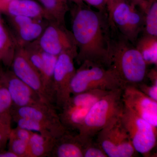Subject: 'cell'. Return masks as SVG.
I'll list each match as a JSON object with an SVG mask.
<instances>
[{
  "instance_id": "cell-28",
  "label": "cell",
  "mask_w": 157,
  "mask_h": 157,
  "mask_svg": "<svg viewBox=\"0 0 157 157\" xmlns=\"http://www.w3.org/2000/svg\"><path fill=\"white\" fill-rule=\"evenodd\" d=\"M9 17L11 25L14 27L15 30L22 27L23 26L26 25L35 21L38 20L34 19L31 17L21 16V15L9 16Z\"/></svg>"
},
{
  "instance_id": "cell-14",
  "label": "cell",
  "mask_w": 157,
  "mask_h": 157,
  "mask_svg": "<svg viewBox=\"0 0 157 157\" xmlns=\"http://www.w3.org/2000/svg\"><path fill=\"white\" fill-rule=\"evenodd\" d=\"M2 75L11 97L12 107L19 108L45 103L34 90L12 71L3 70Z\"/></svg>"
},
{
  "instance_id": "cell-11",
  "label": "cell",
  "mask_w": 157,
  "mask_h": 157,
  "mask_svg": "<svg viewBox=\"0 0 157 157\" xmlns=\"http://www.w3.org/2000/svg\"><path fill=\"white\" fill-rule=\"evenodd\" d=\"M12 117L25 118L36 121L47 127L57 138L68 131L62 123L56 107L53 105L43 103L26 107H12Z\"/></svg>"
},
{
  "instance_id": "cell-13",
  "label": "cell",
  "mask_w": 157,
  "mask_h": 157,
  "mask_svg": "<svg viewBox=\"0 0 157 157\" xmlns=\"http://www.w3.org/2000/svg\"><path fill=\"white\" fill-rule=\"evenodd\" d=\"M124 105L157 129V101H154L134 86L123 87Z\"/></svg>"
},
{
  "instance_id": "cell-21",
  "label": "cell",
  "mask_w": 157,
  "mask_h": 157,
  "mask_svg": "<svg viewBox=\"0 0 157 157\" xmlns=\"http://www.w3.org/2000/svg\"><path fill=\"white\" fill-rule=\"evenodd\" d=\"M40 21H35L15 29L18 45H23L34 42L40 36L45 27Z\"/></svg>"
},
{
  "instance_id": "cell-4",
  "label": "cell",
  "mask_w": 157,
  "mask_h": 157,
  "mask_svg": "<svg viewBox=\"0 0 157 157\" xmlns=\"http://www.w3.org/2000/svg\"><path fill=\"white\" fill-rule=\"evenodd\" d=\"M124 85L111 68L82 63L76 70L71 83V95L91 90L111 91L122 89Z\"/></svg>"
},
{
  "instance_id": "cell-1",
  "label": "cell",
  "mask_w": 157,
  "mask_h": 157,
  "mask_svg": "<svg viewBox=\"0 0 157 157\" xmlns=\"http://www.w3.org/2000/svg\"><path fill=\"white\" fill-rule=\"evenodd\" d=\"M72 33L77 47L75 60L109 68L110 25L108 13L96 11L85 5L71 11Z\"/></svg>"
},
{
  "instance_id": "cell-19",
  "label": "cell",
  "mask_w": 157,
  "mask_h": 157,
  "mask_svg": "<svg viewBox=\"0 0 157 157\" xmlns=\"http://www.w3.org/2000/svg\"><path fill=\"white\" fill-rule=\"evenodd\" d=\"M135 44L147 66L157 64V37L142 33Z\"/></svg>"
},
{
  "instance_id": "cell-2",
  "label": "cell",
  "mask_w": 157,
  "mask_h": 157,
  "mask_svg": "<svg viewBox=\"0 0 157 157\" xmlns=\"http://www.w3.org/2000/svg\"><path fill=\"white\" fill-rule=\"evenodd\" d=\"M110 25L108 45L109 67L124 85L136 86L146 83L147 67L142 55L133 43Z\"/></svg>"
},
{
  "instance_id": "cell-8",
  "label": "cell",
  "mask_w": 157,
  "mask_h": 157,
  "mask_svg": "<svg viewBox=\"0 0 157 157\" xmlns=\"http://www.w3.org/2000/svg\"><path fill=\"white\" fill-rule=\"evenodd\" d=\"M96 141L108 157H134L137 152L120 119L98 133Z\"/></svg>"
},
{
  "instance_id": "cell-36",
  "label": "cell",
  "mask_w": 157,
  "mask_h": 157,
  "mask_svg": "<svg viewBox=\"0 0 157 157\" xmlns=\"http://www.w3.org/2000/svg\"><path fill=\"white\" fill-rule=\"evenodd\" d=\"M0 157H17L16 155L8 150V151L5 149L0 150Z\"/></svg>"
},
{
  "instance_id": "cell-33",
  "label": "cell",
  "mask_w": 157,
  "mask_h": 157,
  "mask_svg": "<svg viewBox=\"0 0 157 157\" xmlns=\"http://www.w3.org/2000/svg\"><path fill=\"white\" fill-rule=\"evenodd\" d=\"M10 133L0 131V150L5 149L9 140Z\"/></svg>"
},
{
  "instance_id": "cell-5",
  "label": "cell",
  "mask_w": 157,
  "mask_h": 157,
  "mask_svg": "<svg viewBox=\"0 0 157 157\" xmlns=\"http://www.w3.org/2000/svg\"><path fill=\"white\" fill-rule=\"evenodd\" d=\"M120 120L136 151L149 157L157 146V129L125 106Z\"/></svg>"
},
{
  "instance_id": "cell-39",
  "label": "cell",
  "mask_w": 157,
  "mask_h": 157,
  "mask_svg": "<svg viewBox=\"0 0 157 157\" xmlns=\"http://www.w3.org/2000/svg\"><path fill=\"white\" fill-rule=\"evenodd\" d=\"M1 17H0V20H1Z\"/></svg>"
},
{
  "instance_id": "cell-29",
  "label": "cell",
  "mask_w": 157,
  "mask_h": 157,
  "mask_svg": "<svg viewBox=\"0 0 157 157\" xmlns=\"http://www.w3.org/2000/svg\"><path fill=\"white\" fill-rule=\"evenodd\" d=\"M12 121L11 112L0 113V131L10 133L12 129Z\"/></svg>"
},
{
  "instance_id": "cell-35",
  "label": "cell",
  "mask_w": 157,
  "mask_h": 157,
  "mask_svg": "<svg viewBox=\"0 0 157 157\" xmlns=\"http://www.w3.org/2000/svg\"><path fill=\"white\" fill-rule=\"evenodd\" d=\"M123 1L124 0H108L107 3V12L109 10H111L116 5Z\"/></svg>"
},
{
  "instance_id": "cell-22",
  "label": "cell",
  "mask_w": 157,
  "mask_h": 157,
  "mask_svg": "<svg viewBox=\"0 0 157 157\" xmlns=\"http://www.w3.org/2000/svg\"><path fill=\"white\" fill-rule=\"evenodd\" d=\"M12 120L17 124V126L34 132H37L43 136L57 139L53 133L47 127L39 122L25 118L12 117Z\"/></svg>"
},
{
  "instance_id": "cell-32",
  "label": "cell",
  "mask_w": 157,
  "mask_h": 157,
  "mask_svg": "<svg viewBox=\"0 0 157 157\" xmlns=\"http://www.w3.org/2000/svg\"><path fill=\"white\" fill-rule=\"evenodd\" d=\"M129 2L136 6H138L139 9L144 12L153 0H128Z\"/></svg>"
},
{
  "instance_id": "cell-24",
  "label": "cell",
  "mask_w": 157,
  "mask_h": 157,
  "mask_svg": "<svg viewBox=\"0 0 157 157\" xmlns=\"http://www.w3.org/2000/svg\"><path fill=\"white\" fill-rule=\"evenodd\" d=\"M2 72L0 69V113L10 112L12 107V101L3 78Z\"/></svg>"
},
{
  "instance_id": "cell-26",
  "label": "cell",
  "mask_w": 157,
  "mask_h": 157,
  "mask_svg": "<svg viewBox=\"0 0 157 157\" xmlns=\"http://www.w3.org/2000/svg\"><path fill=\"white\" fill-rule=\"evenodd\" d=\"M83 157H108L101 147L94 139L86 143L83 151Z\"/></svg>"
},
{
  "instance_id": "cell-31",
  "label": "cell",
  "mask_w": 157,
  "mask_h": 157,
  "mask_svg": "<svg viewBox=\"0 0 157 157\" xmlns=\"http://www.w3.org/2000/svg\"><path fill=\"white\" fill-rule=\"evenodd\" d=\"M83 2L86 3L88 6H92L98 11L107 12V2L105 0H82Z\"/></svg>"
},
{
  "instance_id": "cell-16",
  "label": "cell",
  "mask_w": 157,
  "mask_h": 157,
  "mask_svg": "<svg viewBox=\"0 0 157 157\" xmlns=\"http://www.w3.org/2000/svg\"><path fill=\"white\" fill-rule=\"evenodd\" d=\"M85 141L78 134L73 135L67 131L56 140L50 157H83Z\"/></svg>"
},
{
  "instance_id": "cell-9",
  "label": "cell",
  "mask_w": 157,
  "mask_h": 157,
  "mask_svg": "<svg viewBox=\"0 0 157 157\" xmlns=\"http://www.w3.org/2000/svg\"><path fill=\"white\" fill-rule=\"evenodd\" d=\"M35 41L42 51L56 56L68 52L77 53V45L72 32L67 29L66 25L55 21H50Z\"/></svg>"
},
{
  "instance_id": "cell-23",
  "label": "cell",
  "mask_w": 157,
  "mask_h": 157,
  "mask_svg": "<svg viewBox=\"0 0 157 157\" xmlns=\"http://www.w3.org/2000/svg\"><path fill=\"white\" fill-rule=\"evenodd\" d=\"M145 25L142 33L157 37V1L153 0L144 11Z\"/></svg>"
},
{
  "instance_id": "cell-25",
  "label": "cell",
  "mask_w": 157,
  "mask_h": 157,
  "mask_svg": "<svg viewBox=\"0 0 157 157\" xmlns=\"http://www.w3.org/2000/svg\"><path fill=\"white\" fill-rule=\"evenodd\" d=\"M9 150L17 157H29L28 144L15 137L10 132L8 140Z\"/></svg>"
},
{
  "instance_id": "cell-30",
  "label": "cell",
  "mask_w": 157,
  "mask_h": 157,
  "mask_svg": "<svg viewBox=\"0 0 157 157\" xmlns=\"http://www.w3.org/2000/svg\"><path fill=\"white\" fill-rule=\"evenodd\" d=\"M33 132L17 126L15 128L11 129V133L21 140L28 144Z\"/></svg>"
},
{
  "instance_id": "cell-17",
  "label": "cell",
  "mask_w": 157,
  "mask_h": 157,
  "mask_svg": "<svg viewBox=\"0 0 157 157\" xmlns=\"http://www.w3.org/2000/svg\"><path fill=\"white\" fill-rule=\"evenodd\" d=\"M18 46L16 38L0 20V60L4 65L11 67Z\"/></svg>"
},
{
  "instance_id": "cell-37",
  "label": "cell",
  "mask_w": 157,
  "mask_h": 157,
  "mask_svg": "<svg viewBox=\"0 0 157 157\" xmlns=\"http://www.w3.org/2000/svg\"><path fill=\"white\" fill-rule=\"evenodd\" d=\"M71 2H73L77 6H82L85 5L82 0H69Z\"/></svg>"
},
{
  "instance_id": "cell-3",
  "label": "cell",
  "mask_w": 157,
  "mask_h": 157,
  "mask_svg": "<svg viewBox=\"0 0 157 157\" xmlns=\"http://www.w3.org/2000/svg\"><path fill=\"white\" fill-rule=\"evenodd\" d=\"M122 89L109 92L93 104L78 131V135L82 139H94L101 130L120 119L124 106Z\"/></svg>"
},
{
  "instance_id": "cell-10",
  "label": "cell",
  "mask_w": 157,
  "mask_h": 157,
  "mask_svg": "<svg viewBox=\"0 0 157 157\" xmlns=\"http://www.w3.org/2000/svg\"><path fill=\"white\" fill-rule=\"evenodd\" d=\"M77 53L63 52L57 57L53 77V89L56 108L60 109L71 96L70 86L76 73L74 66Z\"/></svg>"
},
{
  "instance_id": "cell-6",
  "label": "cell",
  "mask_w": 157,
  "mask_h": 157,
  "mask_svg": "<svg viewBox=\"0 0 157 157\" xmlns=\"http://www.w3.org/2000/svg\"><path fill=\"white\" fill-rule=\"evenodd\" d=\"M109 23L135 45L143 33L145 14L127 0L119 3L108 11Z\"/></svg>"
},
{
  "instance_id": "cell-7",
  "label": "cell",
  "mask_w": 157,
  "mask_h": 157,
  "mask_svg": "<svg viewBox=\"0 0 157 157\" xmlns=\"http://www.w3.org/2000/svg\"><path fill=\"white\" fill-rule=\"evenodd\" d=\"M109 91L91 90L71 95L59 113L62 123L68 130L78 131L93 104Z\"/></svg>"
},
{
  "instance_id": "cell-18",
  "label": "cell",
  "mask_w": 157,
  "mask_h": 157,
  "mask_svg": "<svg viewBox=\"0 0 157 157\" xmlns=\"http://www.w3.org/2000/svg\"><path fill=\"white\" fill-rule=\"evenodd\" d=\"M56 140L33 132L28 144L29 157H50Z\"/></svg>"
},
{
  "instance_id": "cell-40",
  "label": "cell",
  "mask_w": 157,
  "mask_h": 157,
  "mask_svg": "<svg viewBox=\"0 0 157 157\" xmlns=\"http://www.w3.org/2000/svg\"><path fill=\"white\" fill-rule=\"evenodd\" d=\"M0 62H1V60H0Z\"/></svg>"
},
{
  "instance_id": "cell-15",
  "label": "cell",
  "mask_w": 157,
  "mask_h": 157,
  "mask_svg": "<svg viewBox=\"0 0 157 157\" xmlns=\"http://www.w3.org/2000/svg\"><path fill=\"white\" fill-rule=\"evenodd\" d=\"M0 12L8 16H26L38 20L49 21L47 13L41 5L33 0H0Z\"/></svg>"
},
{
  "instance_id": "cell-38",
  "label": "cell",
  "mask_w": 157,
  "mask_h": 157,
  "mask_svg": "<svg viewBox=\"0 0 157 157\" xmlns=\"http://www.w3.org/2000/svg\"><path fill=\"white\" fill-rule=\"evenodd\" d=\"M105 1H106V2H107H107H108V0H105Z\"/></svg>"
},
{
  "instance_id": "cell-20",
  "label": "cell",
  "mask_w": 157,
  "mask_h": 157,
  "mask_svg": "<svg viewBox=\"0 0 157 157\" xmlns=\"http://www.w3.org/2000/svg\"><path fill=\"white\" fill-rule=\"evenodd\" d=\"M49 21L65 25V16L69 11L68 0H39Z\"/></svg>"
},
{
  "instance_id": "cell-34",
  "label": "cell",
  "mask_w": 157,
  "mask_h": 157,
  "mask_svg": "<svg viewBox=\"0 0 157 157\" xmlns=\"http://www.w3.org/2000/svg\"><path fill=\"white\" fill-rule=\"evenodd\" d=\"M147 78L151 81L152 84H157V67L148 71L147 74Z\"/></svg>"
},
{
  "instance_id": "cell-27",
  "label": "cell",
  "mask_w": 157,
  "mask_h": 157,
  "mask_svg": "<svg viewBox=\"0 0 157 157\" xmlns=\"http://www.w3.org/2000/svg\"><path fill=\"white\" fill-rule=\"evenodd\" d=\"M135 86L149 98L157 101V84L148 85L146 82L140 83Z\"/></svg>"
},
{
  "instance_id": "cell-12",
  "label": "cell",
  "mask_w": 157,
  "mask_h": 157,
  "mask_svg": "<svg viewBox=\"0 0 157 157\" xmlns=\"http://www.w3.org/2000/svg\"><path fill=\"white\" fill-rule=\"evenodd\" d=\"M11 67L15 76L34 90L45 103L54 104L45 89L42 76L31 64L21 45L17 46Z\"/></svg>"
}]
</instances>
